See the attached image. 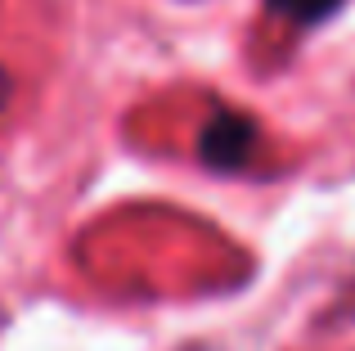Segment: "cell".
Listing matches in <instances>:
<instances>
[{
    "label": "cell",
    "mask_w": 355,
    "mask_h": 351,
    "mask_svg": "<svg viewBox=\"0 0 355 351\" xmlns=\"http://www.w3.org/2000/svg\"><path fill=\"white\" fill-rule=\"evenodd\" d=\"M252 144H257V126H252L243 113L220 108V113L207 122V131H202V158H207L211 167H220V171H234V167L248 162Z\"/></svg>",
    "instance_id": "1"
},
{
    "label": "cell",
    "mask_w": 355,
    "mask_h": 351,
    "mask_svg": "<svg viewBox=\"0 0 355 351\" xmlns=\"http://www.w3.org/2000/svg\"><path fill=\"white\" fill-rule=\"evenodd\" d=\"M333 5H338V0H270V9L293 18V23H315V18H324Z\"/></svg>",
    "instance_id": "2"
}]
</instances>
